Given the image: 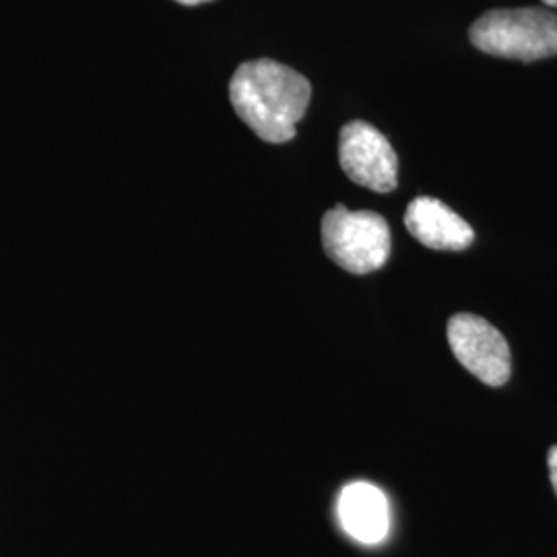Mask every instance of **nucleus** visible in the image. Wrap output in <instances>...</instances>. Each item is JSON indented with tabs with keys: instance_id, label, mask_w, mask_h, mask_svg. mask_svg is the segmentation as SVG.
Instances as JSON below:
<instances>
[{
	"instance_id": "10",
	"label": "nucleus",
	"mask_w": 557,
	"mask_h": 557,
	"mask_svg": "<svg viewBox=\"0 0 557 557\" xmlns=\"http://www.w3.org/2000/svg\"><path fill=\"white\" fill-rule=\"evenodd\" d=\"M543 4H547V7H552V9H557V0H543Z\"/></svg>"
},
{
	"instance_id": "1",
	"label": "nucleus",
	"mask_w": 557,
	"mask_h": 557,
	"mask_svg": "<svg viewBox=\"0 0 557 557\" xmlns=\"http://www.w3.org/2000/svg\"><path fill=\"white\" fill-rule=\"evenodd\" d=\"M312 98L310 81L275 60L239 64L230 81V100L259 139L281 145L296 137Z\"/></svg>"
},
{
	"instance_id": "6",
	"label": "nucleus",
	"mask_w": 557,
	"mask_h": 557,
	"mask_svg": "<svg viewBox=\"0 0 557 557\" xmlns=\"http://www.w3.org/2000/svg\"><path fill=\"white\" fill-rule=\"evenodd\" d=\"M343 531L363 545H379L391 531V506L372 483L356 481L343 487L337 504Z\"/></svg>"
},
{
	"instance_id": "9",
	"label": "nucleus",
	"mask_w": 557,
	"mask_h": 557,
	"mask_svg": "<svg viewBox=\"0 0 557 557\" xmlns=\"http://www.w3.org/2000/svg\"><path fill=\"white\" fill-rule=\"evenodd\" d=\"M180 4H188V7H195V4H200V2H209V0H176Z\"/></svg>"
},
{
	"instance_id": "7",
	"label": "nucleus",
	"mask_w": 557,
	"mask_h": 557,
	"mask_svg": "<svg viewBox=\"0 0 557 557\" xmlns=\"http://www.w3.org/2000/svg\"><path fill=\"white\" fill-rule=\"evenodd\" d=\"M405 225L413 238L432 250L458 252L475 239V232L467 221L432 197H418L407 207Z\"/></svg>"
},
{
	"instance_id": "8",
	"label": "nucleus",
	"mask_w": 557,
	"mask_h": 557,
	"mask_svg": "<svg viewBox=\"0 0 557 557\" xmlns=\"http://www.w3.org/2000/svg\"><path fill=\"white\" fill-rule=\"evenodd\" d=\"M547 465H549L552 485H554V492L557 494V446H552V448H549V455H547Z\"/></svg>"
},
{
	"instance_id": "2",
	"label": "nucleus",
	"mask_w": 557,
	"mask_h": 557,
	"mask_svg": "<svg viewBox=\"0 0 557 557\" xmlns=\"http://www.w3.org/2000/svg\"><path fill=\"white\" fill-rule=\"evenodd\" d=\"M473 46L498 59L535 62L557 54V15L549 9H496L469 32Z\"/></svg>"
},
{
	"instance_id": "3",
	"label": "nucleus",
	"mask_w": 557,
	"mask_h": 557,
	"mask_svg": "<svg viewBox=\"0 0 557 557\" xmlns=\"http://www.w3.org/2000/svg\"><path fill=\"white\" fill-rule=\"evenodd\" d=\"M326 257L354 275L379 271L391 257V227L374 211H349L337 205L322 218Z\"/></svg>"
},
{
	"instance_id": "4",
	"label": "nucleus",
	"mask_w": 557,
	"mask_h": 557,
	"mask_svg": "<svg viewBox=\"0 0 557 557\" xmlns=\"http://www.w3.org/2000/svg\"><path fill=\"white\" fill-rule=\"evenodd\" d=\"M338 161L349 180L363 188L380 195L397 188V153L379 128L363 120L347 122L341 128Z\"/></svg>"
},
{
	"instance_id": "5",
	"label": "nucleus",
	"mask_w": 557,
	"mask_h": 557,
	"mask_svg": "<svg viewBox=\"0 0 557 557\" xmlns=\"http://www.w3.org/2000/svg\"><path fill=\"white\" fill-rule=\"evenodd\" d=\"M448 343L455 358L483 384L502 386L510 379L512 358L508 341L498 329L475 314L448 320Z\"/></svg>"
}]
</instances>
